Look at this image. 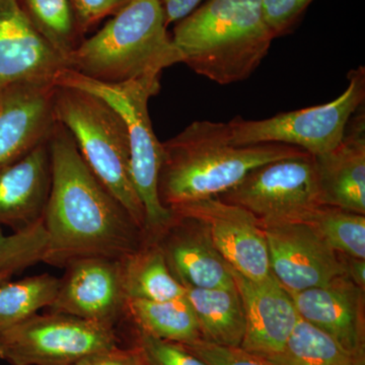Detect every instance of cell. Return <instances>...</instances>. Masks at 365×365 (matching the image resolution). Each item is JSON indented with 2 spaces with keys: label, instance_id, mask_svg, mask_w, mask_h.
Wrapping results in <instances>:
<instances>
[{
  "label": "cell",
  "instance_id": "6da1fadb",
  "mask_svg": "<svg viewBox=\"0 0 365 365\" xmlns=\"http://www.w3.org/2000/svg\"><path fill=\"white\" fill-rule=\"evenodd\" d=\"M51 188L44 220L43 263L64 268L86 257L123 259L145 235L116 197L91 172L71 134L56 121L49 138Z\"/></svg>",
  "mask_w": 365,
  "mask_h": 365
},
{
  "label": "cell",
  "instance_id": "7a4b0ae2",
  "mask_svg": "<svg viewBox=\"0 0 365 365\" xmlns=\"http://www.w3.org/2000/svg\"><path fill=\"white\" fill-rule=\"evenodd\" d=\"M158 197L165 207L222 195L265 163L306 151L280 143L237 146L230 124L195 121L163 143Z\"/></svg>",
  "mask_w": 365,
  "mask_h": 365
},
{
  "label": "cell",
  "instance_id": "3957f363",
  "mask_svg": "<svg viewBox=\"0 0 365 365\" xmlns=\"http://www.w3.org/2000/svg\"><path fill=\"white\" fill-rule=\"evenodd\" d=\"M172 39L182 63L225 86L250 78L275 37L262 0H207L178 21Z\"/></svg>",
  "mask_w": 365,
  "mask_h": 365
},
{
  "label": "cell",
  "instance_id": "277c9868",
  "mask_svg": "<svg viewBox=\"0 0 365 365\" xmlns=\"http://www.w3.org/2000/svg\"><path fill=\"white\" fill-rule=\"evenodd\" d=\"M160 0H130L98 33L83 40L66 69L105 83L157 81L182 55L167 32Z\"/></svg>",
  "mask_w": 365,
  "mask_h": 365
},
{
  "label": "cell",
  "instance_id": "5b68a950",
  "mask_svg": "<svg viewBox=\"0 0 365 365\" xmlns=\"http://www.w3.org/2000/svg\"><path fill=\"white\" fill-rule=\"evenodd\" d=\"M53 108L55 119L71 134L91 172L145 235V213L132 182L130 143L123 118L102 98L66 86L55 88Z\"/></svg>",
  "mask_w": 365,
  "mask_h": 365
},
{
  "label": "cell",
  "instance_id": "8992f818",
  "mask_svg": "<svg viewBox=\"0 0 365 365\" xmlns=\"http://www.w3.org/2000/svg\"><path fill=\"white\" fill-rule=\"evenodd\" d=\"M55 85L90 91L109 103L123 118L130 143L132 182L145 213L146 241L155 242L175 218L174 213L163 205L158 197L163 143L153 131L148 112V102L160 91V83H105L64 69L57 76Z\"/></svg>",
  "mask_w": 365,
  "mask_h": 365
},
{
  "label": "cell",
  "instance_id": "52a82bcc",
  "mask_svg": "<svg viewBox=\"0 0 365 365\" xmlns=\"http://www.w3.org/2000/svg\"><path fill=\"white\" fill-rule=\"evenodd\" d=\"M349 85L342 95L325 105L280 113L268 119L228 122L235 145L280 143L294 146L312 155L334 150L342 141L346 127L365 98V69L352 71Z\"/></svg>",
  "mask_w": 365,
  "mask_h": 365
},
{
  "label": "cell",
  "instance_id": "ba28073f",
  "mask_svg": "<svg viewBox=\"0 0 365 365\" xmlns=\"http://www.w3.org/2000/svg\"><path fill=\"white\" fill-rule=\"evenodd\" d=\"M120 343L114 327L49 312L0 334V359L11 365H73Z\"/></svg>",
  "mask_w": 365,
  "mask_h": 365
},
{
  "label": "cell",
  "instance_id": "9c48e42d",
  "mask_svg": "<svg viewBox=\"0 0 365 365\" xmlns=\"http://www.w3.org/2000/svg\"><path fill=\"white\" fill-rule=\"evenodd\" d=\"M217 198L246 209L262 227L302 222L311 211L323 205L314 157L307 153L256 168Z\"/></svg>",
  "mask_w": 365,
  "mask_h": 365
},
{
  "label": "cell",
  "instance_id": "30bf717a",
  "mask_svg": "<svg viewBox=\"0 0 365 365\" xmlns=\"http://www.w3.org/2000/svg\"><path fill=\"white\" fill-rule=\"evenodd\" d=\"M170 210L202 222L215 248L237 272L252 280L271 276L265 234L246 209L215 197L173 206Z\"/></svg>",
  "mask_w": 365,
  "mask_h": 365
},
{
  "label": "cell",
  "instance_id": "8fae6325",
  "mask_svg": "<svg viewBox=\"0 0 365 365\" xmlns=\"http://www.w3.org/2000/svg\"><path fill=\"white\" fill-rule=\"evenodd\" d=\"M262 228L270 272L288 294L323 287L344 275L339 255L307 223H278Z\"/></svg>",
  "mask_w": 365,
  "mask_h": 365
},
{
  "label": "cell",
  "instance_id": "7c38bea8",
  "mask_svg": "<svg viewBox=\"0 0 365 365\" xmlns=\"http://www.w3.org/2000/svg\"><path fill=\"white\" fill-rule=\"evenodd\" d=\"M50 313L71 314L116 328L126 318L121 259L86 257L67 264Z\"/></svg>",
  "mask_w": 365,
  "mask_h": 365
},
{
  "label": "cell",
  "instance_id": "4fadbf2b",
  "mask_svg": "<svg viewBox=\"0 0 365 365\" xmlns=\"http://www.w3.org/2000/svg\"><path fill=\"white\" fill-rule=\"evenodd\" d=\"M66 62L46 42L21 0H0V93L23 83H53Z\"/></svg>",
  "mask_w": 365,
  "mask_h": 365
},
{
  "label": "cell",
  "instance_id": "5bb4252c",
  "mask_svg": "<svg viewBox=\"0 0 365 365\" xmlns=\"http://www.w3.org/2000/svg\"><path fill=\"white\" fill-rule=\"evenodd\" d=\"M232 273L246 319L241 348L273 360L282 352L300 319L294 302L272 274L266 279L252 280L232 268Z\"/></svg>",
  "mask_w": 365,
  "mask_h": 365
},
{
  "label": "cell",
  "instance_id": "9a60e30c",
  "mask_svg": "<svg viewBox=\"0 0 365 365\" xmlns=\"http://www.w3.org/2000/svg\"><path fill=\"white\" fill-rule=\"evenodd\" d=\"M288 294L300 319L328 334L354 356L365 357V290L348 276Z\"/></svg>",
  "mask_w": 365,
  "mask_h": 365
},
{
  "label": "cell",
  "instance_id": "2e32d148",
  "mask_svg": "<svg viewBox=\"0 0 365 365\" xmlns=\"http://www.w3.org/2000/svg\"><path fill=\"white\" fill-rule=\"evenodd\" d=\"M153 242L162 250L170 272L185 287H235L232 267L199 220L175 215L170 227Z\"/></svg>",
  "mask_w": 365,
  "mask_h": 365
},
{
  "label": "cell",
  "instance_id": "e0dca14e",
  "mask_svg": "<svg viewBox=\"0 0 365 365\" xmlns=\"http://www.w3.org/2000/svg\"><path fill=\"white\" fill-rule=\"evenodd\" d=\"M53 83H23L0 93V165L48 140L56 124Z\"/></svg>",
  "mask_w": 365,
  "mask_h": 365
},
{
  "label": "cell",
  "instance_id": "ac0fdd59",
  "mask_svg": "<svg viewBox=\"0 0 365 365\" xmlns=\"http://www.w3.org/2000/svg\"><path fill=\"white\" fill-rule=\"evenodd\" d=\"M359 110L342 141L313 157L322 204L365 215V117Z\"/></svg>",
  "mask_w": 365,
  "mask_h": 365
},
{
  "label": "cell",
  "instance_id": "d6986e66",
  "mask_svg": "<svg viewBox=\"0 0 365 365\" xmlns=\"http://www.w3.org/2000/svg\"><path fill=\"white\" fill-rule=\"evenodd\" d=\"M51 188L49 139L0 165V225L14 232L43 220Z\"/></svg>",
  "mask_w": 365,
  "mask_h": 365
},
{
  "label": "cell",
  "instance_id": "ffe728a7",
  "mask_svg": "<svg viewBox=\"0 0 365 365\" xmlns=\"http://www.w3.org/2000/svg\"><path fill=\"white\" fill-rule=\"evenodd\" d=\"M202 340L213 344L241 347L246 319L237 287H186Z\"/></svg>",
  "mask_w": 365,
  "mask_h": 365
},
{
  "label": "cell",
  "instance_id": "44dd1931",
  "mask_svg": "<svg viewBox=\"0 0 365 365\" xmlns=\"http://www.w3.org/2000/svg\"><path fill=\"white\" fill-rule=\"evenodd\" d=\"M122 282L127 300L165 302L186 297L187 290L170 272L162 250L146 242L121 259Z\"/></svg>",
  "mask_w": 365,
  "mask_h": 365
},
{
  "label": "cell",
  "instance_id": "7402d4cb",
  "mask_svg": "<svg viewBox=\"0 0 365 365\" xmlns=\"http://www.w3.org/2000/svg\"><path fill=\"white\" fill-rule=\"evenodd\" d=\"M126 319L136 330L158 339L179 344L202 340L196 314L187 295L165 302L127 300Z\"/></svg>",
  "mask_w": 365,
  "mask_h": 365
},
{
  "label": "cell",
  "instance_id": "603a6c76",
  "mask_svg": "<svg viewBox=\"0 0 365 365\" xmlns=\"http://www.w3.org/2000/svg\"><path fill=\"white\" fill-rule=\"evenodd\" d=\"M60 278L49 273L0 284V334L6 332L51 306Z\"/></svg>",
  "mask_w": 365,
  "mask_h": 365
},
{
  "label": "cell",
  "instance_id": "cb8c5ba5",
  "mask_svg": "<svg viewBox=\"0 0 365 365\" xmlns=\"http://www.w3.org/2000/svg\"><path fill=\"white\" fill-rule=\"evenodd\" d=\"M332 337L299 319L274 365H353L359 359Z\"/></svg>",
  "mask_w": 365,
  "mask_h": 365
},
{
  "label": "cell",
  "instance_id": "d4e9b609",
  "mask_svg": "<svg viewBox=\"0 0 365 365\" xmlns=\"http://www.w3.org/2000/svg\"><path fill=\"white\" fill-rule=\"evenodd\" d=\"M33 25L66 62L83 42L71 0H21Z\"/></svg>",
  "mask_w": 365,
  "mask_h": 365
},
{
  "label": "cell",
  "instance_id": "484cf974",
  "mask_svg": "<svg viewBox=\"0 0 365 365\" xmlns=\"http://www.w3.org/2000/svg\"><path fill=\"white\" fill-rule=\"evenodd\" d=\"M302 222L313 228L336 253L365 259V215L322 205Z\"/></svg>",
  "mask_w": 365,
  "mask_h": 365
},
{
  "label": "cell",
  "instance_id": "4316f807",
  "mask_svg": "<svg viewBox=\"0 0 365 365\" xmlns=\"http://www.w3.org/2000/svg\"><path fill=\"white\" fill-rule=\"evenodd\" d=\"M44 220L13 235H6L0 225V273L14 275L44 261L47 250Z\"/></svg>",
  "mask_w": 365,
  "mask_h": 365
},
{
  "label": "cell",
  "instance_id": "83f0119b",
  "mask_svg": "<svg viewBox=\"0 0 365 365\" xmlns=\"http://www.w3.org/2000/svg\"><path fill=\"white\" fill-rule=\"evenodd\" d=\"M133 344L143 350L150 365H209L185 346L158 339L136 329Z\"/></svg>",
  "mask_w": 365,
  "mask_h": 365
},
{
  "label": "cell",
  "instance_id": "f1b7e54d",
  "mask_svg": "<svg viewBox=\"0 0 365 365\" xmlns=\"http://www.w3.org/2000/svg\"><path fill=\"white\" fill-rule=\"evenodd\" d=\"M182 345L209 365H274L270 360L241 347L213 344L204 340Z\"/></svg>",
  "mask_w": 365,
  "mask_h": 365
},
{
  "label": "cell",
  "instance_id": "f546056e",
  "mask_svg": "<svg viewBox=\"0 0 365 365\" xmlns=\"http://www.w3.org/2000/svg\"><path fill=\"white\" fill-rule=\"evenodd\" d=\"M313 0H262L264 16L274 37L287 33Z\"/></svg>",
  "mask_w": 365,
  "mask_h": 365
},
{
  "label": "cell",
  "instance_id": "4dcf8cb0",
  "mask_svg": "<svg viewBox=\"0 0 365 365\" xmlns=\"http://www.w3.org/2000/svg\"><path fill=\"white\" fill-rule=\"evenodd\" d=\"M130 0H71L81 35L101 20L119 11Z\"/></svg>",
  "mask_w": 365,
  "mask_h": 365
},
{
  "label": "cell",
  "instance_id": "1f68e13d",
  "mask_svg": "<svg viewBox=\"0 0 365 365\" xmlns=\"http://www.w3.org/2000/svg\"><path fill=\"white\" fill-rule=\"evenodd\" d=\"M73 365H148L143 350L133 344L131 347L121 346L88 355Z\"/></svg>",
  "mask_w": 365,
  "mask_h": 365
},
{
  "label": "cell",
  "instance_id": "d6a6232c",
  "mask_svg": "<svg viewBox=\"0 0 365 365\" xmlns=\"http://www.w3.org/2000/svg\"><path fill=\"white\" fill-rule=\"evenodd\" d=\"M203 0H160L165 14V25L178 21L193 13Z\"/></svg>",
  "mask_w": 365,
  "mask_h": 365
},
{
  "label": "cell",
  "instance_id": "836d02e7",
  "mask_svg": "<svg viewBox=\"0 0 365 365\" xmlns=\"http://www.w3.org/2000/svg\"><path fill=\"white\" fill-rule=\"evenodd\" d=\"M338 255L344 266L346 276H348L355 284L365 290V259L354 258V257L342 254Z\"/></svg>",
  "mask_w": 365,
  "mask_h": 365
},
{
  "label": "cell",
  "instance_id": "e575fe53",
  "mask_svg": "<svg viewBox=\"0 0 365 365\" xmlns=\"http://www.w3.org/2000/svg\"><path fill=\"white\" fill-rule=\"evenodd\" d=\"M11 276L13 275H9V274L0 273V284H1V283L6 282V281L11 279Z\"/></svg>",
  "mask_w": 365,
  "mask_h": 365
},
{
  "label": "cell",
  "instance_id": "d590c367",
  "mask_svg": "<svg viewBox=\"0 0 365 365\" xmlns=\"http://www.w3.org/2000/svg\"><path fill=\"white\" fill-rule=\"evenodd\" d=\"M353 365H365V359L357 360V361Z\"/></svg>",
  "mask_w": 365,
  "mask_h": 365
},
{
  "label": "cell",
  "instance_id": "8d00e7d4",
  "mask_svg": "<svg viewBox=\"0 0 365 365\" xmlns=\"http://www.w3.org/2000/svg\"><path fill=\"white\" fill-rule=\"evenodd\" d=\"M148 365H150V364H148Z\"/></svg>",
  "mask_w": 365,
  "mask_h": 365
}]
</instances>
